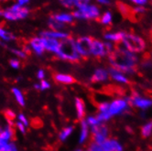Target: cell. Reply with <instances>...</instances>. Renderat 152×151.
I'll list each match as a JSON object with an SVG mask.
<instances>
[{
	"label": "cell",
	"mask_w": 152,
	"mask_h": 151,
	"mask_svg": "<svg viewBox=\"0 0 152 151\" xmlns=\"http://www.w3.org/2000/svg\"><path fill=\"white\" fill-rule=\"evenodd\" d=\"M107 58L110 68L122 71L126 75L134 74L139 64L138 56L124 49L122 46H116Z\"/></svg>",
	"instance_id": "cell-1"
},
{
	"label": "cell",
	"mask_w": 152,
	"mask_h": 151,
	"mask_svg": "<svg viewBox=\"0 0 152 151\" xmlns=\"http://www.w3.org/2000/svg\"><path fill=\"white\" fill-rule=\"evenodd\" d=\"M55 56L61 61L72 63L79 62L82 59L77 50H76L75 39L71 36L66 39H63L61 41L59 51Z\"/></svg>",
	"instance_id": "cell-2"
},
{
	"label": "cell",
	"mask_w": 152,
	"mask_h": 151,
	"mask_svg": "<svg viewBox=\"0 0 152 151\" xmlns=\"http://www.w3.org/2000/svg\"><path fill=\"white\" fill-rule=\"evenodd\" d=\"M120 46L134 54L143 53L147 49V41L144 38L132 32H126Z\"/></svg>",
	"instance_id": "cell-3"
},
{
	"label": "cell",
	"mask_w": 152,
	"mask_h": 151,
	"mask_svg": "<svg viewBox=\"0 0 152 151\" xmlns=\"http://www.w3.org/2000/svg\"><path fill=\"white\" fill-rule=\"evenodd\" d=\"M101 10L95 4H88L76 8L72 12L74 19L80 20H97L101 17Z\"/></svg>",
	"instance_id": "cell-4"
},
{
	"label": "cell",
	"mask_w": 152,
	"mask_h": 151,
	"mask_svg": "<svg viewBox=\"0 0 152 151\" xmlns=\"http://www.w3.org/2000/svg\"><path fill=\"white\" fill-rule=\"evenodd\" d=\"M115 45L108 41H102L100 39H94L91 48V56L97 59H102L109 56L115 49Z\"/></svg>",
	"instance_id": "cell-5"
},
{
	"label": "cell",
	"mask_w": 152,
	"mask_h": 151,
	"mask_svg": "<svg viewBox=\"0 0 152 151\" xmlns=\"http://www.w3.org/2000/svg\"><path fill=\"white\" fill-rule=\"evenodd\" d=\"M28 14L29 9L28 7H20L18 4H14L4 10L3 18L8 21H17L26 18L28 16Z\"/></svg>",
	"instance_id": "cell-6"
},
{
	"label": "cell",
	"mask_w": 152,
	"mask_h": 151,
	"mask_svg": "<svg viewBox=\"0 0 152 151\" xmlns=\"http://www.w3.org/2000/svg\"><path fill=\"white\" fill-rule=\"evenodd\" d=\"M130 104L128 98L124 97H118V98L113 99L109 102V107H108V113L112 117L123 115L130 108Z\"/></svg>",
	"instance_id": "cell-7"
},
{
	"label": "cell",
	"mask_w": 152,
	"mask_h": 151,
	"mask_svg": "<svg viewBox=\"0 0 152 151\" xmlns=\"http://www.w3.org/2000/svg\"><path fill=\"white\" fill-rule=\"evenodd\" d=\"M94 39L90 36H82L75 39V46L81 58L91 56V48Z\"/></svg>",
	"instance_id": "cell-8"
},
{
	"label": "cell",
	"mask_w": 152,
	"mask_h": 151,
	"mask_svg": "<svg viewBox=\"0 0 152 151\" xmlns=\"http://www.w3.org/2000/svg\"><path fill=\"white\" fill-rule=\"evenodd\" d=\"M128 101L131 106L135 107V108H137L139 110H142V111L148 110L152 106V99L151 98H148V97H146V96H142L136 92L132 93L130 97H128Z\"/></svg>",
	"instance_id": "cell-9"
},
{
	"label": "cell",
	"mask_w": 152,
	"mask_h": 151,
	"mask_svg": "<svg viewBox=\"0 0 152 151\" xmlns=\"http://www.w3.org/2000/svg\"><path fill=\"white\" fill-rule=\"evenodd\" d=\"M92 141L101 144L104 140H106L109 136V129L105 123H100L98 125H96L93 128H90Z\"/></svg>",
	"instance_id": "cell-10"
},
{
	"label": "cell",
	"mask_w": 152,
	"mask_h": 151,
	"mask_svg": "<svg viewBox=\"0 0 152 151\" xmlns=\"http://www.w3.org/2000/svg\"><path fill=\"white\" fill-rule=\"evenodd\" d=\"M28 46L30 51H32L35 55L41 56L44 54L45 49H44V43H43V39L40 36L31 38L28 41Z\"/></svg>",
	"instance_id": "cell-11"
},
{
	"label": "cell",
	"mask_w": 152,
	"mask_h": 151,
	"mask_svg": "<svg viewBox=\"0 0 152 151\" xmlns=\"http://www.w3.org/2000/svg\"><path fill=\"white\" fill-rule=\"evenodd\" d=\"M109 78V71L105 68L101 67L94 70L90 78V81L94 83H103L105 82Z\"/></svg>",
	"instance_id": "cell-12"
},
{
	"label": "cell",
	"mask_w": 152,
	"mask_h": 151,
	"mask_svg": "<svg viewBox=\"0 0 152 151\" xmlns=\"http://www.w3.org/2000/svg\"><path fill=\"white\" fill-rule=\"evenodd\" d=\"M99 145L101 147L102 151H123L124 150L122 144L115 138H107L103 143Z\"/></svg>",
	"instance_id": "cell-13"
},
{
	"label": "cell",
	"mask_w": 152,
	"mask_h": 151,
	"mask_svg": "<svg viewBox=\"0 0 152 151\" xmlns=\"http://www.w3.org/2000/svg\"><path fill=\"white\" fill-rule=\"evenodd\" d=\"M39 36L42 38H49V39H57V40L61 41L63 39H66L67 38H69L70 34L68 32H65V31L49 29V30L42 31Z\"/></svg>",
	"instance_id": "cell-14"
},
{
	"label": "cell",
	"mask_w": 152,
	"mask_h": 151,
	"mask_svg": "<svg viewBox=\"0 0 152 151\" xmlns=\"http://www.w3.org/2000/svg\"><path fill=\"white\" fill-rule=\"evenodd\" d=\"M15 136V127L14 125L7 124L5 126H2L0 129V140L3 141H13Z\"/></svg>",
	"instance_id": "cell-15"
},
{
	"label": "cell",
	"mask_w": 152,
	"mask_h": 151,
	"mask_svg": "<svg viewBox=\"0 0 152 151\" xmlns=\"http://www.w3.org/2000/svg\"><path fill=\"white\" fill-rule=\"evenodd\" d=\"M91 136V130L89 125L86 124L85 120L80 121V133L78 137V142L80 145H83L88 141V139Z\"/></svg>",
	"instance_id": "cell-16"
},
{
	"label": "cell",
	"mask_w": 152,
	"mask_h": 151,
	"mask_svg": "<svg viewBox=\"0 0 152 151\" xmlns=\"http://www.w3.org/2000/svg\"><path fill=\"white\" fill-rule=\"evenodd\" d=\"M53 80L58 84L62 85H71L75 82V78L69 73L57 72L53 75Z\"/></svg>",
	"instance_id": "cell-17"
},
{
	"label": "cell",
	"mask_w": 152,
	"mask_h": 151,
	"mask_svg": "<svg viewBox=\"0 0 152 151\" xmlns=\"http://www.w3.org/2000/svg\"><path fill=\"white\" fill-rule=\"evenodd\" d=\"M126 34L125 31H108L104 35L105 41L111 42L113 44H120L124 36Z\"/></svg>",
	"instance_id": "cell-18"
},
{
	"label": "cell",
	"mask_w": 152,
	"mask_h": 151,
	"mask_svg": "<svg viewBox=\"0 0 152 151\" xmlns=\"http://www.w3.org/2000/svg\"><path fill=\"white\" fill-rule=\"evenodd\" d=\"M42 38V37H41ZM43 39V43H44V49L45 51H48L50 53L56 55L61 45V41L53 39H49V38H42Z\"/></svg>",
	"instance_id": "cell-19"
},
{
	"label": "cell",
	"mask_w": 152,
	"mask_h": 151,
	"mask_svg": "<svg viewBox=\"0 0 152 151\" xmlns=\"http://www.w3.org/2000/svg\"><path fill=\"white\" fill-rule=\"evenodd\" d=\"M108 71H109L110 78L114 82H115L117 83H120V84H128L129 83V79L127 77V75L125 74L124 72L119 71L113 69V68H109Z\"/></svg>",
	"instance_id": "cell-20"
},
{
	"label": "cell",
	"mask_w": 152,
	"mask_h": 151,
	"mask_svg": "<svg viewBox=\"0 0 152 151\" xmlns=\"http://www.w3.org/2000/svg\"><path fill=\"white\" fill-rule=\"evenodd\" d=\"M74 107H75V113L76 117L79 121L83 120L86 117V108H85V104L82 98L76 97L74 99Z\"/></svg>",
	"instance_id": "cell-21"
},
{
	"label": "cell",
	"mask_w": 152,
	"mask_h": 151,
	"mask_svg": "<svg viewBox=\"0 0 152 151\" xmlns=\"http://www.w3.org/2000/svg\"><path fill=\"white\" fill-rule=\"evenodd\" d=\"M53 18L57 20L58 22L66 25V24H72L74 20V18L72 16V13H67V12H62L59 14H55L52 16Z\"/></svg>",
	"instance_id": "cell-22"
},
{
	"label": "cell",
	"mask_w": 152,
	"mask_h": 151,
	"mask_svg": "<svg viewBox=\"0 0 152 151\" xmlns=\"http://www.w3.org/2000/svg\"><path fill=\"white\" fill-rule=\"evenodd\" d=\"M11 93L15 98V101L19 106L24 107L26 105V97L23 93V92L21 91L18 87H13L11 89Z\"/></svg>",
	"instance_id": "cell-23"
},
{
	"label": "cell",
	"mask_w": 152,
	"mask_h": 151,
	"mask_svg": "<svg viewBox=\"0 0 152 151\" xmlns=\"http://www.w3.org/2000/svg\"><path fill=\"white\" fill-rule=\"evenodd\" d=\"M74 131V126L73 125H67L63 127L61 130L60 131L58 135V138L61 142H65L69 139V137L72 135Z\"/></svg>",
	"instance_id": "cell-24"
},
{
	"label": "cell",
	"mask_w": 152,
	"mask_h": 151,
	"mask_svg": "<svg viewBox=\"0 0 152 151\" xmlns=\"http://www.w3.org/2000/svg\"><path fill=\"white\" fill-rule=\"evenodd\" d=\"M0 151H19L18 146L13 141H3L0 140Z\"/></svg>",
	"instance_id": "cell-25"
},
{
	"label": "cell",
	"mask_w": 152,
	"mask_h": 151,
	"mask_svg": "<svg viewBox=\"0 0 152 151\" xmlns=\"http://www.w3.org/2000/svg\"><path fill=\"white\" fill-rule=\"evenodd\" d=\"M0 39L3 40L4 42H10L16 39V37L9 32L8 30H6L4 28L0 26Z\"/></svg>",
	"instance_id": "cell-26"
},
{
	"label": "cell",
	"mask_w": 152,
	"mask_h": 151,
	"mask_svg": "<svg viewBox=\"0 0 152 151\" xmlns=\"http://www.w3.org/2000/svg\"><path fill=\"white\" fill-rule=\"evenodd\" d=\"M99 21H100V23L105 27H108V26H110L113 22V15L110 11H104L100 18H99Z\"/></svg>",
	"instance_id": "cell-27"
},
{
	"label": "cell",
	"mask_w": 152,
	"mask_h": 151,
	"mask_svg": "<svg viewBox=\"0 0 152 151\" xmlns=\"http://www.w3.org/2000/svg\"><path fill=\"white\" fill-rule=\"evenodd\" d=\"M33 87L35 90L37 91H39V92H45V91H48L50 89L51 87V84L50 82L48 81V80H42V81H39V82L35 83L33 85Z\"/></svg>",
	"instance_id": "cell-28"
},
{
	"label": "cell",
	"mask_w": 152,
	"mask_h": 151,
	"mask_svg": "<svg viewBox=\"0 0 152 151\" xmlns=\"http://www.w3.org/2000/svg\"><path fill=\"white\" fill-rule=\"evenodd\" d=\"M140 133L144 138H148L152 135V121H148L141 126Z\"/></svg>",
	"instance_id": "cell-29"
},
{
	"label": "cell",
	"mask_w": 152,
	"mask_h": 151,
	"mask_svg": "<svg viewBox=\"0 0 152 151\" xmlns=\"http://www.w3.org/2000/svg\"><path fill=\"white\" fill-rule=\"evenodd\" d=\"M117 8L119 10V12H120L125 17L129 18V16H133L132 8H130V7H128L125 3H122V2L117 3Z\"/></svg>",
	"instance_id": "cell-30"
},
{
	"label": "cell",
	"mask_w": 152,
	"mask_h": 151,
	"mask_svg": "<svg viewBox=\"0 0 152 151\" xmlns=\"http://www.w3.org/2000/svg\"><path fill=\"white\" fill-rule=\"evenodd\" d=\"M49 27L51 30H60L62 31V29L65 28V25L58 22L57 20L53 18V17H50L49 18Z\"/></svg>",
	"instance_id": "cell-31"
},
{
	"label": "cell",
	"mask_w": 152,
	"mask_h": 151,
	"mask_svg": "<svg viewBox=\"0 0 152 151\" xmlns=\"http://www.w3.org/2000/svg\"><path fill=\"white\" fill-rule=\"evenodd\" d=\"M84 120L90 128H93L100 124V121L98 120V118H97L96 115H88L84 118Z\"/></svg>",
	"instance_id": "cell-32"
},
{
	"label": "cell",
	"mask_w": 152,
	"mask_h": 151,
	"mask_svg": "<svg viewBox=\"0 0 152 151\" xmlns=\"http://www.w3.org/2000/svg\"><path fill=\"white\" fill-rule=\"evenodd\" d=\"M10 51H11L18 59H26L28 55L23 49H16V48L10 49Z\"/></svg>",
	"instance_id": "cell-33"
},
{
	"label": "cell",
	"mask_w": 152,
	"mask_h": 151,
	"mask_svg": "<svg viewBox=\"0 0 152 151\" xmlns=\"http://www.w3.org/2000/svg\"><path fill=\"white\" fill-rule=\"evenodd\" d=\"M96 116H97V118H98V120L100 121V123H106V122H108V121L111 120L112 118H113L108 112H105V113H97Z\"/></svg>",
	"instance_id": "cell-34"
},
{
	"label": "cell",
	"mask_w": 152,
	"mask_h": 151,
	"mask_svg": "<svg viewBox=\"0 0 152 151\" xmlns=\"http://www.w3.org/2000/svg\"><path fill=\"white\" fill-rule=\"evenodd\" d=\"M61 4L66 8H73L76 7L78 0H60Z\"/></svg>",
	"instance_id": "cell-35"
},
{
	"label": "cell",
	"mask_w": 152,
	"mask_h": 151,
	"mask_svg": "<svg viewBox=\"0 0 152 151\" xmlns=\"http://www.w3.org/2000/svg\"><path fill=\"white\" fill-rule=\"evenodd\" d=\"M14 127H15V129H17V130L22 135H25L27 133V130H28V127L25 125H23L22 123H20V122H18L17 120L14 122Z\"/></svg>",
	"instance_id": "cell-36"
},
{
	"label": "cell",
	"mask_w": 152,
	"mask_h": 151,
	"mask_svg": "<svg viewBox=\"0 0 152 151\" xmlns=\"http://www.w3.org/2000/svg\"><path fill=\"white\" fill-rule=\"evenodd\" d=\"M16 120L20 122V123H22L23 125H25L27 127L29 126V120H28V118L23 114V113H19L17 115V117H16Z\"/></svg>",
	"instance_id": "cell-37"
},
{
	"label": "cell",
	"mask_w": 152,
	"mask_h": 151,
	"mask_svg": "<svg viewBox=\"0 0 152 151\" xmlns=\"http://www.w3.org/2000/svg\"><path fill=\"white\" fill-rule=\"evenodd\" d=\"M9 66L13 70H18L21 67V61L18 58H12L9 60Z\"/></svg>",
	"instance_id": "cell-38"
},
{
	"label": "cell",
	"mask_w": 152,
	"mask_h": 151,
	"mask_svg": "<svg viewBox=\"0 0 152 151\" xmlns=\"http://www.w3.org/2000/svg\"><path fill=\"white\" fill-rule=\"evenodd\" d=\"M128 1L133 4L134 7H145L149 3L150 0H128Z\"/></svg>",
	"instance_id": "cell-39"
},
{
	"label": "cell",
	"mask_w": 152,
	"mask_h": 151,
	"mask_svg": "<svg viewBox=\"0 0 152 151\" xmlns=\"http://www.w3.org/2000/svg\"><path fill=\"white\" fill-rule=\"evenodd\" d=\"M132 12L133 15H143L146 12V7H132Z\"/></svg>",
	"instance_id": "cell-40"
},
{
	"label": "cell",
	"mask_w": 152,
	"mask_h": 151,
	"mask_svg": "<svg viewBox=\"0 0 152 151\" xmlns=\"http://www.w3.org/2000/svg\"><path fill=\"white\" fill-rule=\"evenodd\" d=\"M36 76H37V79H38L39 81L45 80V79H46V76H47L45 70H43V69L38 70V71H37V73H36Z\"/></svg>",
	"instance_id": "cell-41"
},
{
	"label": "cell",
	"mask_w": 152,
	"mask_h": 151,
	"mask_svg": "<svg viewBox=\"0 0 152 151\" xmlns=\"http://www.w3.org/2000/svg\"><path fill=\"white\" fill-rule=\"evenodd\" d=\"M141 67H142L143 69H146V70L151 69L152 68V61L151 60H145L144 61H142V63H141Z\"/></svg>",
	"instance_id": "cell-42"
},
{
	"label": "cell",
	"mask_w": 152,
	"mask_h": 151,
	"mask_svg": "<svg viewBox=\"0 0 152 151\" xmlns=\"http://www.w3.org/2000/svg\"><path fill=\"white\" fill-rule=\"evenodd\" d=\"M91 1L92 0H78V3H77V5H76V8H78V7L84 6V5L91 4Z\"/></svg>",
	"instance_id": "cell-43"
},
{
	"label": "cell",
	"mask_w": 152,
	"mask_h": 151,
	"mask_svg": "<svg viewBox=\"0 0 152 151\" xmlns=\"http://www.w3.org/2000/svg\"><path fill=\"white\" fill-rule=\"evenodd\" d=\"M95 2L102 6H109L111 4V0H95Z\"/></svg>",
	"instance_id": "cell-44"
},
{
	"label": "cell",
	"mask_w": 152,
	"mask_h": 151,
	"mask_svg": "<svg viewBox=\"0 0 152 151\" xmlns=\"http://www.w3.org/2000/svg\"><path fill=\"white\" fill-rule=\"evenodd\" d=\"M30 0H17V4L19 5L20 7H26L28 3H29Z\"/></svg>",
	"instance_id": "cell-45"
},
{
	"label": "cell",
	"mask_w": 152,
	"mask_h": 151,
	"mask_svg": "<svg viewBox=\"0 0 152 151\" xmlns=\"http://www.w3.org/2000/svg\"><path fill=\"white\" fill-rule=\"evenodd\" d=\"M3 12H4V10L0 8V17H3Z\"/></svg>",
	"instance_id": "cell-46"
},
{
	"label": "cell",
	"mask_w": 152,
	"mask_h": 151,
	"mask_svg": "<svg viewBox=\"0 0 152 151\" xmlns=\"http://www.w3.org/2000/svg\"><path fill=\"white\" fill-rule=\"evenodd\" d=\"M73 151H83L82 148H77V149H75V150H73Z\"/></svg>",
	"instance_id": "cell-47"
},
{
	"label": "cell",
	"mask_w": 152,
	"mask_h": 151,
	"mask_svg": "<svg viewBox=\"0 0 152 151\" xmlns=\"http://www.w3.org/2000/svg\"><path fill=\"white\" fill-rule=\"evenodd\" d=\"M150 34H151V37H152V28H150Z\"/></svg>",
	"instance_id": "cell-48"
},
{
	"label": "cell",
	"mask_w": 152,
	"mask_h": 151,
	"mask_svg": "<svg viewBox=\"0 0 152 151\" xmlns=\"http://www.w3.org/2000/svg\"><path fill=\"white\" fill-rule=\"evenodd\" d=\"M86 151H91V150H89V149H87V150H86Z\"/></svg>",
	"instance_id": "cell-49"
},
{
	"label": "cell",
	"mask_w": 152,
	"mask_h": 151,
	"mask_svg": "<svg viewBox=\"0 0 152 151\" xmlns=\"http://www.w3.org/2000/svg\"><path fill=\"white\" fill-rule=\"evenodd\" d=\"M1 127H2V126H1V125H0V129H1Z\"/></svg>",
	"instance_id": "cell-50"
},
{
	"label": "cell",
	"mask_w": 152,
	"mask_h": 151,
	"mask_svg": "<svg viewBox=\"0 0 152 151\" xmlns=\"http://www.w3.org/2000/svg\"><path fill=\"white\" fill-rule=\"evenodd\" d=\"M151 3H152V0H151Z\"/></svg>",
	"instance_id": "cell-51"
}]
</instances>
